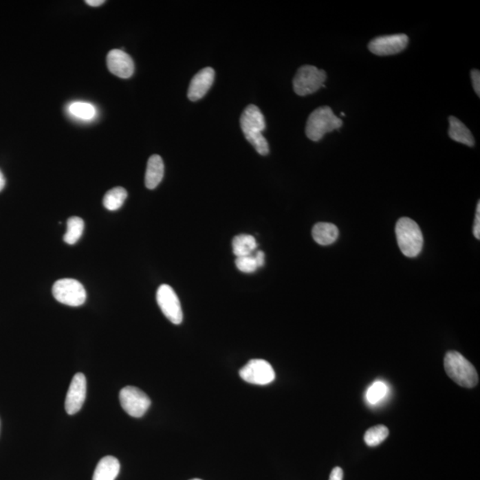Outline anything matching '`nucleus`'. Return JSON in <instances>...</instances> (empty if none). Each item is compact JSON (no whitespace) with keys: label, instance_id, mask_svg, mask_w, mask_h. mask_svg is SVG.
Wrapping results in <instances>:
<instances>
[{"label":"nucleus","instance_id":"nucleus-4","mask_svg":"<svg viewBox=\"0 0 480 480\" xmlns=\"http://www.w3.org/2000/svg\"><path fill=\"white\" fill-rule=\"evenodd\" d=\"M397 245L406 257H415L421 253L424 247V237L420 227L414 220L402 217L396 226Z\"/></svg>","mask_w":480,"mask_h":480},{"label":"nucleus","instance_id":"nucleus-14","mask_svg":"<svg viewBox=\"0 0 480 480\" xmlns=\"http://www.w3.org/2000/svg\"><path fill=\"white\" fill-rule=\"evenodd\" d=\"M164 172H165V166H164L162 157L159 155H153L148 160L145 174V186L150 190L157 188L162 181Z\"/></svg>","mask_w":480,"mask_h":480},{"label":"nucleus","instance_id":"nucleus-13","mask_svg":"<svg viewBox=\"0 0 480 480\" xmlns=\"http://www.w3.org/2000/svg\"><path fill=\"white\" fill-rule=\"evenodd\" d=\"M214 80V69L210 67L202 69L190 81L189 90H188V98L193 102H197L203 98L210 89Z\"/></svg>","mask_w":480,"mask_h":480},{"label":"nucleus","instance_id":"nucleus-25","mask_svg":"<svg viewBox=\"0 0 480 480\" xmlns=\"http://www.w3.org/2000/svg\"><path fill=\"white\" fill-rule=\"evenodd\" d=\"M472 75V85L477 95L480 96V72L479 69H474L470 73Z\"/></svg>","mask_w":480,"mask_h":480},{"label":"nucleus","instance_id":"nucleus-11","mask_svg":"<svg viewBox=\"0 0 480 480\" xmlns=\"http://www.w3.org/2000/svg\"><path fill=\"white\" fill-rule=\"evenodd\" d=\"M87 396V379L83 373H76L65 400V410L68 415L77 414L84 405Z\"/></svg>","mask_w":480,"mask_h":480},{"label":"nucleus","instance_id":"nucleus-17","mask_svg":"<svg viewBox=\"0 0 480 480\" xmlns=\"http://www.w3.org/2000/svg\"><path fill=\"white\" fill-rule=\"evenodd\" d=\"M449 124L450 127H449L448 135L452 140L470 147L475 145V139L472 132L460 120L451 116L449 118Z\"/></svg>","mask_w":480,"mask_h":480},{"label":"nucleus","instance_id":"nucleus-20","mask_svg":"<svg viewBox=\"0 0 480 480\" xmlns=\"http://www.w3.org/2000/svg\"><path fill=\"white\" fill-rule=\"evenodd\" d=\"M127 197V193L124 188H113V189L109 190L103 197V206L109 211H116L123 206Z\"/></svg>","mask_w":480,"mask_h":480},{"label":"nucleus","instance_id":"nucleus-29","mask_svg":"<svg viewBox=\"0 0 480 480\" xmlns=\"http://www.w3.org/2000/svg\"><path fill=\"white\" fill-rule=\"evenodd\" d=\"M86 3L91 7H99V6L105 4V0H87Z\"/></svg>","mask_w":480,"mask_h":480},{"label":"nucleus","instance_id":"nucleus-12","mask_svg":"<svg viewBox=\"0 0 480 480\" xmlns=\"http://www.w3.org/2000/svg\"><path fill=\"white\" fill-rule=\"evenodd\" d=\"M107 66L112 74L121 78H131L135 72V63L131 56L120 50L109 52Z\"/></svg>","mask_w":480,"mask_h":480},{"label":"nucleus","instance_id":"nucleus-9","mask_svg":"<svg viewBox=\"0 0 480 480\" xmlns=\"http://www.w3.org/2000/svg\"><path fill=\"white\" fill-rule=\"evenodd\" d=\"M157 302L163 314L173 324L182 323V309L177 294L170 285H161L157 291Z\"/></svg>","mask_w":480,"mask_h":480},{"label":"nucleus","instance_id":"nucleus-19","mask_svg":"<svg viewBox=\"0 0 480 480\" xmlns=\"http://www.w3.org/2000/svg\"><path fill=\"white\" fill-rule=\"evenodd\" d=\"M69 113L78 120L89 121L96 116V108L89 102H75L68 107Z\"/></svg>","mask_w":480,"mask_h":480},{"label":"nucleus","instance_id":"nucleus-21","mask_svg":"<svg viewBox=\"0 0 480 480\" xmlns=\"http://www.w3.org/2000/svg\"><path fill=\"white\" fill-rule=\"evenodd\" d=\"M85 223L81 218L72 217L67 221V232L63 240L69 245H74L80 240L84 232Z\"/></svg>","mask_w":480,"mask_h":480},{"label":"nucleus","instance_id":"nucleus-27","mask_svg":"<svg viewBox=\"0 0 480 480\" xmlns=\"http://www.w3.org/2000/svg\"><path fill=\"white\" fill-rule=\"evenodd\" d=\"M343 470L342 468H334L332 472L330 474L329 480H342Z\"/></svg>","mask_w":480,"mask_h":480},{"label":"nucleus","instance_id":"nucleus-3","mask_svg":"<svg viewBox=\"0 0 480 480\" xmlns=\"http://www.w3.org/2000/svg\"><path fill=\"white\" fill-rule=\"evenodd\" d=\"M342 120L336 117L332 109L328 106L316 109L307 120L305 133L307 138L313 142L320 141L327 133L341 129Z\"/></svg>","mask_w":480,"mask_h":480},{"label":"nucleus","instance_id":"nucleus-6","mask_svg":"<svg viewBox=\"0 0 480 480\" xmlns=\"http://www.w3.org/2000/svg\"><path fill=\"white\" fill-rule=\"evenodd\" d=\"M53 296L63 305L78 307L84 305L87 292L84 285L72 279H63L53 285Z\"/></svg>","mask_w":480,"mask_h":480},{"label":"nucleus","instance_id":"nucleus-15","mask_svg":"<svg viewBox=\"0 0 480 480\" xmlns=\"http://www.w3.org/2000/svg\"><path fill=\"white\" fill-rule=\"evenodd\" d=\"M120 470V463L117 458L103 457L100 460L94 472L93 480H115Z\"/></svg>","mask_w":480,"mask_h":480},{"label":"nucleus","instance_id":"nucleus-16","mask_svg":"<svg viewBox=\"0 0 480 480\" xmlns=\"http://www.w3.org/2000/svg\"><path fill=\"white\" fill-rule=\"evenodd\" d=\"M313 239L321 246H329L336 241L339 237V230L335 224L318 223L312 229Z\"/></svg>","mask_w":480,"mask_h":480},{"label":"nucleus","instance_id":"nucleus-28","mask_svg":"<svg viewBox=\"0 0 480 480\" xmlns=\"http://www.w3.org/2000/svg\"><path fill=\"white\" fill-rule=\"evenodd\" d=\"M255 261L258 264L259 268H262L265 264V254H264L263 251H255L254 253Z\"/></svg>","mask_w":480,"mask_h":480},{"label":"nucleus","instance_id":"nucleus-30","mask_svg":"<svg viewBox=\"0 0 480 480\" xmlns=\"http://www.w3.org/2000/svg\"><path fill=\"white\" fill-rule=\"evenodd\" d=\"M5 185L6 179L4 177V175H3V173L1 172V170H0V191L4 189Z\"/></svg>","mask_w":480,"mask_h":480},{"label":"nucleus","instance_id":"nucleus-18","mask_svg":"<svg viewBox=\"0 0 480 480\" xmlns=\"http://www.w3.org/2000/svg\"><path fill=\"white\" fill-rule=\"evenodd\" d=\"M257 249V240L248 234H240L232 240L233 254L237 257H247L254 254Z\"/></svg>","mask_w":480,"mask_h":480},{"label":"nucleus","instance_id":"nucleus-1","mask_svg":"<svg viewBox=\"0 0 480 480\" xmlns=\"http://www.w3.org/2000/svg\"><path fill=\"white\" fill-rule=\"evenodd\" d=\"M240 126L246 139L248 140L260 155L269 153V144L263 135L266 123L262 111L257 106L251 105L245 109L240 118Z\"/></svg>","mask_w":480,"mask_h":480},{"label":"nucleus","instance_id":"nucleus-7","mask_svg":"<svg viewBox=\"0 0 480 480\" xmlns=\"http://www.w3.org/2000/svg\"><path fill=\"white\" fill-rule=\"evenodd\" d=\"M120 401L124 412L135 418L144 416L151 404L150 397L144 391L133 386H127L120 391Z\"/></svg>","mask_w":480,"mask_h":480},{"label":"nucleus","instance_id":"nucleus-10","mask_svg":"<svg viewBox=\"0 0 480 480\" xmlns=\"http://www.w3.org/2000/svg\"><path fill=\"white\" fill-rule=\"evenodd\" d=\"M409 39L406 34L378 36L369 44V50L379 56H393L406 50Z\"/></svg>","mask_w":480,"mask_h":480},{"label":"nucleus","instance_id":"nucleus-31","mask_svg":"<svg viewBox=\"0 0 480 480\" xmlns=\"http://www.w3.org/2000/svg\"><path fill=\"white\" fill-rule=\"evenodd\" d=\"M191 480H201V479H191Z\"/></svg>","mask_w":480,"mask_h":480},{"label":"nucleus","instance_id":"nucleus-8","mask_svg":"<svg viewBox=\"0 0 480 480\" xmlns=\"http://www.w3.org/2000/svg\"><path fill=\"white\" fill-rule=\"evenodd\" d=\"M239 375L245 382L257 385H266L274 381V369L268 361L252 360L239 370Z\"/></svg>","mask_w":480,"mask_h":480},{"label":"nucleus","instance_id":"nucleus-5","mask_svg":"<svg viewBox=\"0 0 480 480\" xmlns=\"http://www.w3.org/2000/svg\"><path fill=\"white\" fill-rule=\"evenodd\" d=\"M327 73L323 69L312 65L301 67L293 80L294 91L296 95L306 96L312 95L325 87Z\"/></svg>","mask_w":480,"mask_h":480},{"label":"nucleus","instance_id":"nucleus-24","mask_svg":"<svg viewBox=\"0 0 480 480\" xmlns=\"http://www.w3.org/2000/svg\"><path fill=\"white\" fill-rule=\"evenodd\" d=\"M236 266L240 272L244 273H253L259 269L254 254L247 257H237Z\"/></svg>","mask_w":480,"mask_h":480},{"label":"nucleus","instance_id":"nucleus-26","mask_svg":"<svg viewBox=\"0 0 480 480\" xmlns=\"http://www.w3.org/2000/svg\"><path fill=\"white\" fill-rule=\"evenodd\" d=\"M474 236L477 239H480V202L479 201L478 206H477V212L475 223H474L473 227Z\"/></svg>","mask_w":480,"mask_h":480},{"label":"nucleus","instance_id":"nucleus-23","mask_svg":"<svg viewBox=\"0 0 480 480\" xmlns=\"http://www.w3.org/2000/svg\"><path fill=\"white\" fill-rule=\"evenodd\" d=\"M388 393L387 385L382 381H376L370 386L369 390L367 391V400L369 401V404L371 405H375L384 399L386 395Z\"/></svg>","mask_w":480,"mask_h":480},{"label":"nucleus","instance_id":"nucleus-22","mask_svg":"<svg viewBox=\"0 0 480 480\" xmlns=\"http://www.w3.org/2000/svg\"><path fill=\"white\" fill-rule=\"evenodd\" d=\"M389 436V429L384 425H376L367 430L364 442L369 446H376L384 442Z\"/></svg>","mask_w":480,"mask_h":480},{"label":"nucleus","instance_id":"nucleus-2","mask_svg":"<svg viewBox=\"0 0 480 480\" xmlns=\"http://www.w3.org/2000/svg\"><path fill=\"white\" fill-rule=\"evenodd\" d=\"M444 367L446 375L452 381L464 388H474L479 384L478 372L473 364L457 351L446 354Z\"/></svg>","mask_w":480,"mask_h":480}]
</instances>
